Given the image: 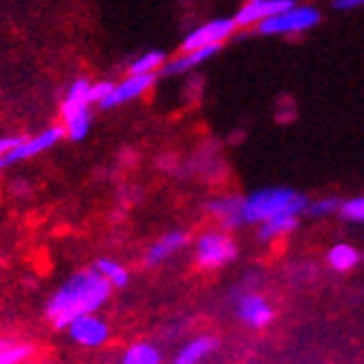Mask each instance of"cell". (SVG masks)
<instances>
[{
	"mask_svg": "<svg viewBox=\"0 0 364 364\" xmlns=\"http://www.w3.org/2000/svg\"><path fill=\"white\" fill-rule=\"evenodd\" d=\"M320 11L316 7H298L294 5L291 9L271 16L262 21L256 29L262 36H282V33H302L314 29L320 23Z\"/></svg>",
	"mask_w": 364,
	"mask_h": 364,
	"instance_id": "8992f818",
	"label": "cell"
},
{
	"mask_svg": "<svg viewBox=\"0 0 364 364\" xmlns=\"http://www.w3.org/2000/svg\"><path fill=\"white\" fill-rule=\"evenodd\" d=\"M235 316L251 329H264L276 318L271 302L258 291H245L235 298Z\"/></svg>",
	"mask_w": 364,
	"mask_h": 364,
	"instance_id": "9c48e42d",
	"label": "cell"
},
{
	"mask_svg": "<svg viewBox=\"0 0 364 364\" xmlns=\"http://www.w3.org/2000/svg\"><path fill=\"white\" fill-rule=\"evenodd\" d=\"M235 29L238 27H235L233 18H215V21H209L189 31L180 45V51H191L200 47H223V43L231 38Z\"/></svg>",
	"mask_w": 364,
	"mask_h": 364,
	"instance_id": "ba28073f",
	"label": "cell"
},
{
	"mask_svg": "<svg viewBox=\"0 0 364 364\" xmlns=\"http://www.w3.org/2000/svg\"><path fill=\"white\" fill-rule=\"evenodd\" d=\"M360 262H362V253L349 242H338L326 251V264L338 273L353 271Z\"/></svg>",
	"mask_w": 364,
	"mask_h": 364,
	"instance_id": "ac0fdd59",
	"label": "cell"
},
{
	"mask_svg": "<svg viewBox=\"0 0 364 364\" xmlns=\"http://www.w3.org/2000/svg\"><path fill=\"white\" fill-rule=\"evenodd\" d=\"M362 258H364V256H362Z\"/></svg>",
	"mask_w": 364,
	"mask_h": 364,
	"instance_id": "f1b7e54d",
	"label": "cell"
},
{
	"mask_svg": "<svg viewBox=\"0 0 364 364\" xmlns=\"http://www.w3.org/2000/svg\"><path fill=\"white\" fill-rule=\"evenodd\" d=\"M338 215L342 218V220H347V223L364 225V193L355 196V198H349V200H342Z\"/></svg>",
	"mask_w": 364,
	"mask_h": 364,
	"instance_id": "603a6c76",
	"label": "cell"
},
{
	"mask_svg": "<svg viewBox=\"0 0 364 364\" xmlns=\"http://www.w3.org/2000/svg\"><path fill=\"white\" fill-rule=\"evenodd\" d=\"M300 225V215H291V213H284V215H276V218H269V220L260 223L258 225V240L269 245V242H276L284 235L294 233Z\"/></svg>",
	"mask_w": 364,
	"mask_h": 364,
	"instance_id": "2e32d148",
	"label": "cell"
},
{
	"mask_svg": "<svg viewBox=\"0 0 364 364\" xmlns=\"http://www.w3.org/2000/svg\"><path fill=\"white\" fill-rule=\"evenodd\" d=\"M294 5H296V0H249L245 7L235 11L233 21H235V27H240V29L258 27L267 18L278 16Z\"/></svg>",
	"mask_w": 364,
	"mask_h": 364,
	"instance_id": "7c38bea8",
	"label": "cell"
},
{
	"mask_svg": "<svg viewBox=\"0 0 364 364\" xmlns=\"http://www.w3.org/2000/svg\"><path fill=\"white\" fill-rule=\"evenodd\" d=\"M0 171H5V162H3V158H0Z\"/></svg>",
	"mask_w": 364,
	"mask_h": 364,
	"instance_id": "83f0119b",
	"label": "cell"
},
{
	"mask_svg": "<svg viewBox=\"0 0 364 364\" xmlns=\"http://www.w3.org/2000/svg\"><path fill=\"white\" fill-rule=\"evenodd\" d=\"M114 287L94 269H78L53 289L45 302V318L56 331H65L71 320L87 314H98L112 300Z\"/></svg>",
	"mask_w": 364,
	"mask_h": 364,
	"instance_id": "6da1fadb",
	"label": "cell"
},
{
	"mask_svg": "<svg viewBox=\"0 0 364 364\" xmlns=\"http://www.w3.org/2000/svg\"><path fill=\"white\" fill-rule=\"evenodd\" d=\"M340 205H342L340 198H318V200H311V203L306 205L304 215L320 220V218H329V215L338 213L340 211Z\"/></svg>",
	"mask_w": 364,
	"mask_h": 364,
	"instance_id": "7402d4cb",
	"label": "cell"
},
{
	"mask_svg": "<svg viewBox=\"0 0 364 364\" xmlns=\"http://www.w3.org/2000/svg\"><path fill=\"white\" fill-rule=\"evenodd\" d=\"M91 89H94V82L89 78H76L63 98V132L71 142H82L91 132V105H94Z\"/></svg>",
	"mask_w": 364,
	"mask_h": 364,
	"instance_id": "3957f363",
	"label": "cell"
},
{
	"mask_svg": "<svg viewBox=\"0 0 364 364\" xmlns=\"http://www.w3.org/2000/svg\"><path fill=\"white\" fill-rule=\"evenodd\" d=\"M21 140L23 136H0V158H5Z\"/></svg>",
	"mask_w": 364,
	"mask_h": 364,
	"instance_id": "d4e9b609",
	"label": "cell"
},
{
	"mask_svg": "<svg viewBox=\"0 0 364 364\" xmlns=\"http://www.w3.org/2000/svg\"><path fill=\"white\" fill-rule=\"evenodd\" d=\"M36 353V347L31 342H7L0 349V364H27Z\"/></svg>",
	"mask_w": 364,
	"mask_h": 364,
	"instance_id": "44dd1931",
	"label": "cell"
},
{
	"mask_svg": "<svg viewBox=\"0 0 364 364\" xmlns=\"http://www.w3.org/2000/svg\"><path fill=\"white\" fill-rule=\"evenodd\" d=\"M218 347H220V340L215 336H196L178 349L171 364H203Z\"/></svg>",
	"mask_w": 364,
	"mask_h": 364,
	"instance_id": "5bb4252c",
	"label": "cell"
},
{
	"mask_svg": "<svg viewBox=\"0 0 364 364\" xmlns=\"http://www.w3.org/2000/svg\"><path fill=\"white\" fill-rule=\"evenodd\" d=\"M154 82H156V74H142V76L127 74L120 82H114L112 94L100 102V109H116L132 100H138L154 87Z\"/></svg>",
	"mask_w": 364,
	"mask_h": 364,
	"instance_id": "30bf717a",
	"label": "cell"
},
{
	"mask_svg": "<svg viewBox=\"0 0 364 364\" xmlns=\"http://www.w3.org/2000/svg\"><path fill=\"white\" fill-rule=\"evenodd\" d=\"M205 211L225 231H233V229H238L240 225H245V220H242V198L240 196L229 193V196L211 198L209 203L205 205Z\"/></svg>",
	"mask_w": 364,
	"mask_h": 364,
	"instance_id": "4fadbf2b",
	"label": "cell"
},
{
	"mask_svg": "<svg viewBox=\"0 0 364 364\" xmlns=\"http://www.w3.org/2000/svg\"><path fill=\"white\" fill-rule=\"evenodd\" d=\"M65 138V132H63V124H53V127H47L41 134L36 136H23V140L16 144V147L3 158L5 162V169L7 167H14L18 162H25V160H31L36 156H41L49 149H53L56 144Z\"/></svg>",
	"mask_w": 364,
	"mask_h": 364,
	"instance_id": "52a82bcc",
	"label": "cell"
},
{
	"mask_svg": "<svg viewBox=\"0 0 364 364\" xmlns=\"http://www.w3.org/2000/svg\"><path fill=\"white\" fill-rule=\"evenodd\" d=\"M189 233L182 229H171L167 233H162L160 238H156L147 251H144V267L147 269H156L160 264H165L167 260H171L176 253H180L189 245Z\"/></svg>",
	"mask_w": 364,
	"mask_h": 364,
	"instance_id": "8fae6325",
	"label": "cell"
},
{
	"mask_svg": "<svg viewBox=\"0 0 364 364\" xmlns=\"http://www.w3.org/2000/svg\"><path fill=\"white\" fill-rule=\"evenodd\" d=\"M218 51H220V47H200V49H191V51H180L176 58L165 63V67H162V74H165V76L187 74V71L196 69L198 65H203L209 58H213Z\"/></svg>",
	"mask_w": 364,
	"mask_h": 364,
	"instance_id": "9a60e30c",
	"label": "cell"
},
{
	"mask_svg": "<svg viewBox=\"0 0 364 364\" xmlns=\"http://www.w3.org/2000/svg\"><path fill=\"white\" fill-rule=\"evenodd\" d=\"M65 333L69 342H74L76 347L96 351V349L107 347L109 340H112V324L100 314H87V316H78L76 320H71Z\"/></svg>",
	"mask_w": 364,
	"mask_h": 364,
	"instance_id": "5b68a950",
	"label": "cell"
},
{
	"mask_svg": "<svg viewBox=\"0 0 364 364\" xmlns=\"http://www.w3.org/2000/svg\"><path fill=\"white\" fill-rule=\"evenodd\" d=\"M309 198L291 187H264L251 191L242 198V220L245 225H260L276 215H302L306 211Z\"/></svg>",
	"mask_w": 364,
	"mask_h": 364,
	"instance_id": "7a4b0ae2",
	"label": "cell"
},
{
	"mask_svg": "<svg viewBox=\"0 0 364 364\" xmlns=\"http://www.w3.org/2000/svg\"><path fill=\"white\" fill-rule=\"evenodd\" d=\"M193 258L205 271L223 269L238 258V245L225 229H209L196 238Z\"/></svg>",
	"mask_w": 364,
	"mask_h": 364,
	"instance_id": "277c9868",
	"label": "cell"
},
{
	"mask_svg": "<svg viewBox=\"0 0 364 364\" xmlns=\"http://www.w3.org/2000/svg\"><path fill=\"white\" fill-rule=\"evenodd\" d=\"M118 364H165V358H162L158 344L149 340H136L122 351Z\"/></svg>",
	"mask_w": 364,
	"mask_h": 364,
	"instance_id": "e0dca14e",
	"label": "cell"
},
{
	"mask_svg": "<svg viewBox=\"0 0 364 364\" xmlns=\"http://www.w3.org/2000/svg\"><path fill=\"white\" fill-rule=\"evenodd\" d=\"M114 89V82L112 80H100V82H94V89H91V96H94V102L100 105L109 94H112Z\"/></svg>",
	"mask_w": 364,
	"mask_h": 364,
	"instance_id": "cb8c5ba5",
	"label": "cell"
},
{
	"mask_svg": "<svg viewBox=\"0 0 364 364\" xmlns=\"http://www.w3.org/2000/svg\"><path fill=\"white\" fill-rule=\"evenodd\" d=\"M91 267H94V269L100 273V276H105L107 282L112 284L114 289H127V287H129V282H132V273H129V269H127L122 262L114 260V258L102 256V258H98Z\"/></svg>",
	"mask_w": 364,
	"mask_h": 364,
	"instance_id": "d6986e66",
	"label": "cell"
},
{
	"mask_svg": "<svg viewBox=\"0 0 364 364\" xmlns=\"http://www.w3.org/2000/svg\"><path fill=\"white\" fill-rule=\"evenodd\" d=\"M358 7H364V0H333V9L340 11H351Z\"/></svg>",
	"mask_w": 364,
	"mask_h": 364,
	"instance_id": "484cf974",
	"label": "cell"
},
{
	"mask_svg": "<svg viewBox=\"0 0 364 364\" xmlns=\"http://www.w3.org/2000/svg\"><path fill=\"white\" fill-rule=\"evenodd\" d=\"M7 342H9V340H3V338H0V349H3V347H5V344H7Z\"/></svg>",
	"mask_w": 364,
	"mask_h": 364,
	"instance_id": "4316f807",
	"label": "cell"
},
{
	"mask_svg": "<svg viewBox=\"0 0 364 364\" xmlns=\"http://www.w3.org/2000/svg\"><path fill=\"white\" fill-rule=\"evenodd\" d=\"M167 63V53L160 51V49H151V51H144L140 53V56L136 60L129 63V74L134 76H142V74H158V71H162V67H165Z\"/></svg>",
	"mask_w": 364,
	"mask_h": 364,
	"instance_id": "ffe728a7",
	"label": "cell"
}]
</instances>
